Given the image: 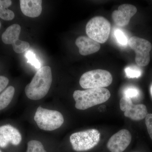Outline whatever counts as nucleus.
I'll list each match as a JSON object with an SVG mask.
<instances>
[{
    "mask_svg": "<svg viewBox=\"0 0 152 152\" xmlns=\"http://www.w3.org/2000/svg\"><path fill=\"white\" fill-rule=\"evenodd\" d=\"M53 77L51 69L49 66L39 69L31 81L25 88L27 97L33 100H39L48 93L51 86Z\"/></svg>",
    "mask_w": 152,
    "mask_h": 152,
    "instance_id": "obj_1",
    "label": "nucleus"
},
{
    "mask_svg": "<svg viewBox=\"0 0 152 152\" xmlns=\"http://www.w3.org/2000/svg\"><path fill=\"white\" fill-rule=\"evenodd\" d=\"M75 107L86 110L94 106L103 103L111 96L110 91L105 88L88 89L84 91L76 90L73 93Z\"/></svg>",
    "mask_w": 152,
    "mask_h": 152,
    "instance_id": "obj_2",
    "label": "nucleus"
},
{
    "mask_svg": "<svg viewBox=\"0 0 152 152\" xmlns=\"http://www.w3.org/2000/svg\"><path fill=\"white\" fill-rule=\"evenodd\" d=\"M34 120L40 129L48 131L58 129L64 123V117L59 112L44 108L41 106L37 109Z\"/></svg>",
    "mask_w": 152,
    "mask_h": 152,
    "instance_id": "obj_3",
    "label": "nucleus"
},
{
    "mask_svg": "<svg viewBox=\"0 0 152 152\" xmlns=\"http://www.w3.org/2000/svg\"><path fill=\"white\" fill-rule=\"evenodd\" d=\"M100 136L97 130L90 129L72 134L70 141L76 151H86L91 149L99 144Z\"/></svg>",
    "mask_w": 152,
    "mask_h": 152,
    "instance_id": "obj_4",
    "label": "nucleus"
},
{
    "mask_svg": "<svg viewBox=\"0 0 152 152\" xmlns=\"http://www.w3.org/2000/svg\"><path fill=\"white\" fill-rule=\"evenodd\" d=\"M113 82V77L108 71L96 69L88 71L82 75L80 84L86 89L105 88L109 86Z\"/></svg>",
    "mask_w": 152,
    "mask_h": 152,
    "instance_id": "obj_5",
    "label": "nucleus"
},
{
    "mask_svg": "<svg viewBox=\"0 0 152 152\" xmlns=\"http://www.w3.org/2000/svg\"><path fill=\"white\" fill-rule=\"evenodd\" d=\"M110 30V23L102 16L95 17L91 19L87 23L86 28L88 37L102 44L107 41Z\"/></svg>",
    "mask_w": 152,
    "mask_h": 152,
    "instance_id": "obj_6",
    "label": "nucleus"
},
{
    "mask_svg": "<svg viewBox=\"0 0 152 152\" xmlns=\"http://www.w3.org/2000/svg\"><path fill=\"white\" fill-rule=\"evenodd\" d=\"M129 46L136 53L135 62L138 66H145L150 61V52L152 45L148 41L137 37H132L128 41Z\"/></svg>",
    "mask_w": 152,
    "mask_h": 152,
    "instance_id": "obj_7",
    "label": "nucleus"
},
{
    "mask_svg": "<svg viewBox=\"0 0 152 152\" xmlns=\"http://www.w3.org/2000/svg\"><path fill=\"white\" fill-rule=\"evenodd\" d=\"M21 27L18 24L10 26L2 35V41L6 45H12L14 51L17 53H24L29 48L30 44L28 42L19 39Z\"/></svg>",
    "mask_w": 152,
    "mask_h": 152,
    "instance_id": "obj_8",
    "label": "nucleus"
},
{
    "mask_svg": "<svg viewBox=\"0 0 152 152\" xmlns=\"http://www.w3.org/2000/svg\"><path fill=\"white\" fill-rule=\"evenodd\" d=\"M121 110L124 112V115L134 121H140L145 118L148 114L146 107L145 105L134 104L132 99L124 96L120 102Z\"/></svg>",
    "mask_w": 152,
    "mask_h": 152,
    "instance_id": "obj_9",
    "label": "nucleus"
},
{
    "mask_svg": "<svg viewBox=\"0 0 152 152\" xmlns=\"http://www.w3.org/2000/svg\"><path fill=\"white\" fill-rule=\"evenodd\" d=\"M21 134L10 124L0 125V148H5L10 145L18 146L22 141Z\"/></svg>",
    "mask_w": 152,
    "mask_h": 152,
    "instance_id": "obj_10",
    "label": "nucleus"
},
{
    "mask_svg": "<svg viewBox=\"0 0 152 152\" xmlns=\"http://www.w3.org/2000/svg\"><path fill=\"white\" fill-rule=\"evenodd\" d=\"M132 139L129 131L125 129L121 130L109 139L107 148L111 152H123L129 146Z\"/></svg>",
    "mask_w": 152,
    "mask_h": 152,
    "instance_id": "obj_11",
    "label": "nucleus"
},
{
    "mask_svg": "<svg viewBox=\"0 0 152 152\" xmlns=\"http://www.w3.org/2000/svg\"><path fill=\"white\" fill-rule=\"evenodd\" d=\"M137 12L134 6L124 4L120 6L117 10L113 11L112 15L114 23L119 26L124 27L129 24L131 18Z\"/></svg>",
    "mask_w": 152,
    "mask_h": 152,
    "instance_id": "obj_12",
    "label": "nucleus"
},
{
    "mask_svg": "<svg viewBox=\"0 0 152 152\" xmlns=\"http://www.w3.org/2000/svg\"><path fill=\"white\" fill-rule=\"evenodd\" d=\"M75 44L79 48V53L82 56L94 53L99 50L100 44L87 36H80L77 38Z\"/></svg>",
    "mask_w": 152,
    "mask_h": 152,
    "instance_id": "obj_13",
    "label": "nucleus"
},
{
    "mask_svg": "<svg viewBox=\"0 0 152 152\" xmlns=\"http://www.w3.org/2000/svg\"><path fill=\"white\" fill-rule=\"evenodd\" d=\"M20 2L21 10L25 15L34 18L42 13V1L41 0H20Z\"/></svg>",
    "mask_w": 152,
    "mask_h": 152,
    "instance_id": "obj_14",
    "label": "nucleus"
},
{
    "mask_svg": "<svg viewBox=\"0 0 152 152\" xmlns=\"http://www.w3.org/2000/svg\"><path fill=\"white\" fill-rule=\"evenodd\" d=\"M15 92V87L10 86L0 94V112L5 110L10 106L13 99Z\"/></svg>",
    "mask_w": 152,
    "mask_h": 152,
    "instance_id": "obj_15",
    "label": "nucleus"
},
{
    "mask_svg": "<svg viewBox=\"0 0 152 152\" xmlns=\"http://www.w3.org/2000/svg\"><path fill=\"white\" fill-rule=\"evenodd\" d=\"M12 4L11 0H0V18L5 21L13 20L15 15L14 12L8 9Z\"/></svg>",
    "mask_w": 152,
    "mask_h": 152,
    "instance_id": "obj_16",
    "label": "nucleus"
},
{
    "mask_svg": "<svg viewBox=\"0 0 152 152\" xmlns=\"http://www.w3.org/2000/svg\"><path fill=\"white\" fill-rule=\"evenodd\" d=\"M26 152H47L40 142L33 140L28 143Z\"/></svg>",
    "mask_w": 152,
    "mask_h": 152,
    "instance_id": "obj_17",
    "label": "nucleus"
},
{
    "mask_svg": "<svg viewBox=\"0 0 152 152\" xmlns=\"http://www.w3.org/2000/svg\"><path fill=\"white\" fill-rule=\"evenodd\" d=\"M125 72L126 76L129 78H138L142 75L141 71L135 67L128 66L125 68Z\"/></svg>",
    "mask_w": 152,
    "mask_h": 152,
    "instance_id": "obj_18",
    "label": "nucleus"
},
{
    "mask_svg": "<svg viewBox=\"0 0 152 152\" xmlns=\"http://www.w3.org/2000/svg\"><path fill=\"white\" fill-rule=\"evenodd\" d=\"M114 34L117 42L119 44L124 46L126 45L127 44L128 42L127 39L121 30H116Z\"/></svg>",
    "mask_w": 152,
    "mask_h": 152,
    "instance_id": "obj_19",
    "label": "nucleus"
},
{
    "mask_svg": "<svg viewBox=\"0 0 152 152\" xmlns=\"http://www.w3.org/2000/svg\"><path fill=\"white\" fill-rule=\"evenodd\" d=\"M26 56L27 58L28 62L30 63L32 65L34 66L36 68H40V63L39 60L36 58L35 55L34 53L31 51L28 52L26 54Z\"/></svg>",
    "mask_w": 152,
    "mask_h": 152,
    "instance_id": "obj_20",
    "label": "nucleus"
},
{
    "mask_svg": "<svg viewBox=\"0 0 152 152\" xmlns=\"http://www.w3.org/2000/svg\"><path fill=\"white\" fill-rule=\"evenodd\" d=\"M139 95V90L134 87L128 88L124 92V96L131 99L137 97Z\"/></svg>",
    "mask_w": 152,
    "mask_h": 152,
    "instance_id": "obj_21",
    "label": "nucleus"
},
{
    "mask_svg": "<svg viewBox=\"0 0 152 152\" xmlns=\"http://www.w3.org/2000/svg\"><path fill=\"white\" fill-rule=\"evenodd\" d=\"M145 124L148 132L152 140V114H148L145 117Z\"/></svg>",
    "mask_w": 152,
    "mask_h": 152,
    "instance_id": "obj_22",
    "label": "nucleus"
},
{
    "mask_svg": "<svg viewBox=\"0 0 152 152\" xmlns=\"http://www.w3.org/2000/svg\"><path fill=\"white\" fill-rule=\"evenodd\" d=\"M9 83L8 78L4 76L0 75V94L7 87Z\"/></svg>",
    "mask_w": 152,
    "mask_h": 152,
    "instance_id": "obj_23",
    "label": "nucleus"
},
{
    "mask_svg": "<svg viewBox=\"0 0 152 152\" xmlns=\"http://www.w3.org/2000/svg\"><path fill=\"white\" fill-rule=\"evenodd\" d=\"M151 94L152 96V85L151 86Z\"/></svg>",
    "mask_w": 152,
    "mask_h": 152,
    "instance_id": "obj_24",
    "label": "nucleus"
},
{
    "mask_svg": "<svg viewBox=\"0 0 152 152\" xmlns=\"http://www.w3.org/2000/svg\"><path fill=\"white\" fill-rule=\"evenodd\" d=\"M1 21H0V28H1Z\"/></svg>",
    "mask_w": 152,
    "mask_h": 152,
    "instance_id": "obj_25",
    "label": "nucleus"
},
{
    "mask_svg": "<svg viewBox=\"0 0 152 152\" xmlns=\"http://www.w3.org/2000/svg\"><path fill=\"white\" fill-rule=\"evenodd\" d=\"M0 152H2V151H1V149H0Z\"/></svg>",
    "mask_w": 152,
    "mask_h": 152,
    "instance_id": "obj_26",
    "label": "nucleus"
}]
</instances>
